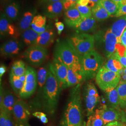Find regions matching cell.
Masks as SVG:
<instances>
[{
  "mask_svg": "<svg viewBox=\"0 0 126 126\" xmlns=\"http://www.w3.org/2000/svg\"><path fill=\"white\" fill-rule=\"evenodd\" d=\"M94 36L95 46L107 59L115 53L118 44H121L110 29L100 30Z\"/></svg>",
  "mask_w": 126,
  "mask_h": 126,
  "instance_id": "5b68a950",
  "label": "cell"
},
{
  "mask_svg": "<svg viewBox=\"0 0 126 126\" xmlns=\"http://www.w3.org/2000/svg\"></svg>",
  "mask_w": 126,
  "mask_h": 126,
  "instance_id": "680465c9",
  "label": "cell"
},
{
  "mask_svg": "<svg viewBox=\"0 0 126 126\" xmlns=\"http://www.w3.org/2000/svg\"><path fill=\"white\" fill-rule=\"evenodd\" d=\"M126 16V5L122 6L118 9L115 17H121L122 16Z\"/></svg>",
  "mask_w": 126,
  "mask_h": 126,
  "instance_id": "60d3db41",
  "label": "cell"
},
{
  "mask_svg": "<svg viewBox=\"0 0 126 126\" xmlns=\"http://www.w3.org/2000/svg\"><path fill=\"white\" fill-rule=\"evenodd\" d=\"M126 28V16H122L113 23L110 28L111 31L116 36L121 43V37Z\"/></svg>",
  "mask_w": 126,
  "mask_h": 126,
  "instance_id": "484cf974",
  "label": "cell"
},
{
  "mask_svg": "<svg viewBox=\"0 0 126 126\" xmlns=\"http://www.w3.org/2000/svg\"><path fill=\"white\" fill-rule=\"evenodd\" d=\"M83 81L84 79L81 70L68 68L67 87L76 86Z\"/></svg>",
  "mask_w": 126,
  "mask_h": 126,
  "instance_id": "603a6c76",
  "label": "cell"
},
{
  "mask_svg": "<svg viewBox=\"0 0 126 126\" xmlns=\"http://www.w3.org/2000/svg\"><path fill=\"white\" fill-rule=\"evenodd\" d=\"M100 114L105 125L115 121H121L122 110H118L104 105L99 108Z\"/></svg>",
  "mask_w": 126,
  "mask_h": 126,
  "instance_id": "5bb4252c",
  "label": "cell"
},
{
  "mask_svg": "<svg viewBox=\"0 0 126 126\" xmlns=\"http://www.w3.org/2000/svg\"><path fill=\"white\" fill-rule=\"evenodd\" d=\"M23 43L16 38H13L5 42L0 46L1 56L5 58H11L17 55L23 49Z\"/></svg>",
  "mask_w": 126,
  "mask_h": 126,
  "instance_id": "4fadbf2b",
  "label": "cell"
},
{
  "mask_svg": "<svg viewBox=\"0 0 126 126\" xmlns=\"http://www.w3.org/2000/svg\"><path fill=\"white\" fill-rule=\"evenodd\" d=\"M63 11V0L45 5L43 13L46 17L54 18L60 16Z\"/></svg>",
  "mask_w": 126,
  "mask_h": 126,
  "instance_id": "e0dca14e",
  "label": "cell"
},
{
  "mask_svg": "<svg viewBox=\"0 0 126 126\" xmlns=\"http://www.w3.org/2000/svg\"><path fill=\"white\" fill-rule=\"evenodd\" d=\"M31 27L39 34L45 32L49 27L46 26V17L41 15H36L33 19Z\"/></svg>",
  "mask_w": 126,
  "mask_h": 126,
  "instance_id": "cb8c5ba5",
  "label": "cell"
},
{
  "mask_svg": "<svg viewBox=\"0 0 126 126\" xmlns=\"http://www.w3.org/2000/svg\"><path fill=\"white\" fill-rule=\"evenodd\" d=\"M20 79H21V81H23V82H25L26 81V73L24 74V75H23L19 77Z\"/></svg>",
  "mask_w": 126,
  "mask_h": 126,
  "instance_id": "f907efd6",
  "label": "cell"
},
{
  "mask_svg": "<svg viewBox=\"0 0 126 126\" xmlns=\"http://www.w3.org/2000/svg\"><path fill=\"white\" fill-rule=\"evenodd\" d=\"M36 13V9L34 8L28 9L23 13L18 23V29L20 32H22L30 28Z\"/></svg>",
  "mask_w": 126,
  "mask_h": 126,
  "instance_id": "ffe728a7",
  "label": "cell"
},
{
  "mask_svg": "<svg viewBox=\"0 0 126 126\" xmlns=\"http://www.w3.org/2000/svg\"><path fill=\"white\" fill-rule=\"evenodd\" d=\"M86 126H105L101 117L99 108L96 109L93 114L88 117Z\"/></svg>",
  "mask_w": 126,
  "mask_h": 126,
  "instance_id": "1f68e13d",
  "label": "cell"
},
{
  "mask_svg": "<svg viewBox=\"0 0 126 126\" xmlns=\"http://www.w3.org/2000/svg\"><path fill=\"white\" fill-rule=\"evenodd\" d=\"M48 65L51 68L59 81V85L62 89L67 88L68 67L58 59L54 58L52 62L49 63Z\"/></svg>",
  "mask_w": 126,
  "mask_h": 126,
  "instance_id": "7c38bea8",
  "label": "cell"
},
{
  "mask_svg": "<svg viewBox=\"0 0 126 126\" xmlns=\"http://www.w3.org/2000/svg\"><path fill=\"white\" fill-rule=\"evenodd\" d=\"M112 0L113 1L114 3H115L118 6V5L123 0Z\"/></svg>",
  "mask_w": 126,
  "mask_h": 126,
  "instance_id": "816d5d0a",
  "label": "cell"
},
{
  "mask_svg": "<svg viewBox=\"0 0 126 126\" xmlns=\"http://www.w3.org/2000/svg\"><path fill=\"white\" fill-rule=\"evenodd\" d=\"M92 16L97 21H101L110 16V15L99 2L95 5L91 9Z\"/></svg>",
  "mask_w": 126,
  "mask_h": 126,
  "instance_id": "f546056e",
  "label": "cell"
},
{
  "mask_svg": "<svg viewBox=\"0 0 126 126\" xmlns=\"http://www.w3.org/2000/svg\"><path fill=\"white\" fill-rule=\"evenodd\" d=\"M121 44L126 48V37L122 35L121 37Z\"/></svg>",
  "mask_w": 126,
  "mask_h": 126,
  "instance_id": "c3c4849f",
  "label": "cell"
},
{
  "mask_svg": "<svg viewBox=\"0 0 126 126\" xmlns=\"http://www.w3.org/2000/svg\"><path fill=\"white\" fill-rule=\"evenodd\" d=\"M20 6L17 1H13L7 5L4 9V13L12 21H16L19 16Z\"/></svg>",
  "mask_w": 126,
  "mask_h": 126,
  "instance_id": "83f0119b",
  "label": "cell"
},
{
  "mask_svg": "<svg viewBox=\"0 0 126 126\" xmlns=\"http://www.w3.org/2000/svg\"><path fill=\"white\" fill-rule=\"evenodd\" d=\"M27 66L22 60H17L13 63L10 74L14 76L20 77L24 75L26 72Z\"/></svg>",
  "mask_w": 126,
  "mask_h": 126,
  "instance_id": "4dcf8cb0",
  "label": "cell"
},
{
  "mask_svg": "<svg viewBox=\"0 0 126 126\" xmlns=\"http://www.w3.org/2000/svg\"><path fill=\"white\" fill-rule=\"evenodd\" d=\"M32 115L38 119H40L41 122L44 123H47L48 122V118L46 117V115L45 113L41 112H36L33 113Z\"/></svg>",
  "mask_w": 126,
  "mask_h": 126,
  "instance_id": "74e56055",
  "label": "cell"
},
{
  "mask_svg": "<svg viewBox=\"0 0 126 126\" xmlns=\"http://www.w3.org/2000/svg\"><path fill=\"white\" fill-rule=\"evenodd\" d=\"M12 115L15 126H27L30 112L27 104L23 100L18 99L14 107Z\"/></svg>",
  "mask_w": 126,
  "mask_h": 126,
  "instance_id": "8fae6325",
  "label": "cell"
},
{
  "mask_svg": "<svg viewBox=\"0 0 126 126\" xmlns=\"http://www.w3.org/2000/svg\"><path fill=\"white\" fill-rule=\"evenodd\" d=\"M46 48L37 45H32L23 53L22 57L28 63L34 66L41 65L48 57Z\"/></svg>",
  "mask_w": 126,
  "mask_h": 126,
  "instance_id": "ba28073f",
  "label": "cell"
},
{
  "mask_svg": "<svg viewBox=\"0 0 126 126\" xmlns=\"http://www.w3.org/2000/svg\"><path fill=\"white\" fill-rule=\"evenodd\" d=\"M9 81L12 89L16 94L19 95L23 89L25 82L21 80L19 77L9 74Z\"/></svg>",
  "mask_w": 126,
  "mask_h": 126,
  "instance_id": "d6a6232c",
  "label": "cell"
},
{
  "mask_svg": "<svg viewBox=\"0 0 126 126\" xmlns=\"http://www.w3.org/2000/svg\"><path fill=\"white\" fill-rule=\"evenodd\" d=\"M62 90L54 72L48 65V77L41 99L44 110L50 115H53L57 110Z\"/></svg>",
  "mask_w": 126,
  "mask_h": 126,
  "instance_id": "7a4b0ae2",
  "label": "cell"
},
{
  "mask_svg": "<svg viewBox=\"0 0 126 126\" xmlns=\"http://www.w3.org/2000/svg\"><path fill=\"white\" fill-rule=\"evenodd\" d=\"M122 36L126 37V30H125V31L123 32V34H122Z\"/></svg>",
  "mask_w": 126,
  "mask_h": 126,
  "instance_id": "db71d44e",
  "label": "cell"
},
{
  "mask_svg": "<svg viewBox=\"0 0 126 126\" xmlns=\"http://www.w3.org/2000/svg\"><path fill=\"white\" fill-rule=\"evenodd\" d=\"M55 25L57 28L58 33L59 35H60L64 29V24L61 22H57L55 23Z\"/></svg>",
  "mask_w": 126,
  "mask_h": 126,
  "instance_id": "b9f144b4",
  "label": "cell"
},
{
  "mask_svg": "<svg viewBox=\"0 0 126 126\" xmlns=\"http://www.w3.org/2000/svg\"><path fill=\"white\" fill-rule=\"evenodd\" d=\"M97 27V21L92 16L88 18H82L80 22L73 29L77 33H87L94 32Z\"/></svg>",
  "mask_w": 126,
  "mask_h": 126,
  "instance_id": "2e32d148",
  "label": "cell"
},
{
  "mask_svg": "<svg viewBox=\"0 0 126 126\" xmlns=\"http://www.w3.org/2000/svg\"><path fill=\"white\" fill-rule=\"evenodd\" d=\"M0 34L1 38L8 36H18L16 28L13 24L12 21L7 17L4 13L0 14Z\"/></svg>",
  "mask_w": 126,
  "mask_h": 126,
  "instance_id": "9a60e30c",
  "label": "cell"
},
{
  "mask_svg": "<svg viewBox=\"0 0 126 126\" xmlns=\"http://www.w3.org/2000/svg\"><path fill=\"white\" fill-rule=\"evenodd\" d=\"M116 89L119 96L120 107L122 110L126 108V82L120 81Z\"/></svg>",
  "mask_w": 126,
  "mask_h": 126,
  "instance_id": "836d02e7",
  "label": "cell"
},
{
  "mask_svg": "<svg viewBox=\"0 0 126 126\" xmlns=\"http://www.w3.org/2000/svg\"><path fill=\"white\" fill-rule=\"evenodd\" d=\"M26 79L23 89L19 95L20 98L26 99L34 94L37 88V75L34 68L27 66Z\"/></svg>",
  "mask_w": 126,
  "mask_h": 126,
  "instance_id": "9c48e42d",
  "label": "cell"
},
{
  "mask_svg": "<svg viewBox=\"0 0 126 126\" xmlns=\"http://www.w3.org/2000/svg\"><path fill=\"white\" fill-rule=\"evenodd\" d=\"M107 101V106L112 108L122 110L120 107V99L116 88L104 92Z\"/></svg>",
  "mask_w": 126,
  "mask_h": 126,
  "instance_id": "7402d4cb",
  "label": "cell"
},
{
  "mask_svg": "<svg viewBox=\"0 0 126 126\" xmlns=\"http://www.w3.org/2000/svg\"><path fill=\"white\" fill-rule=\"evenodd\" d=\"M104 61L103 56L94 49L81 56V71L84 81L96 77Z\"/></svg>",
  "mask_w": 126,
  "mask_h": 126,
  "instance_id": "277c9868",
  "label": "cell"
},
{
  "mask_svg": "<svg viewBox=\"0 0 126 126\" xmlns=\"http://www.w3.org/2000/svg\"><path fill=\"white\" fill-rule=\"evenodd\" d=\"M121 121L126 123V108L122 110V119Z\"/></svg>",
  "mask_w": 126,
  "mask_h": 126,
  "instance_id": "7dc6e473",
  "label": "cell"
},
{
  "mask_svg": "<svg viewBox=\"0 0 126 126\" xmlns=\"http://www.w3.org/2000/svg\"><path fill=\"white\" fill-rule=\"evenodd\" d=\"M77 3L73 2L72 1L68 0H63V10L64 11H66L72 7L76 6Z\"/></svg>",
  "mask_w": 126,
  "mask_h": 126,
  "instance_id": "f35d334b",
  "label": "cell"
},
{
  "mask_svg": "<svg viewBox=\"0 0 126 126\" xmlns=\"http://www.w3.org/2000/svg\"><path fill=\"white\" fill-rule=\"evenodd\" d=\"M54 58L64 63L68 67L81 70V58L67 41H59L56 44Z\"/></svg>",
  "mask_w": 126,
  "mask_h": 126,
  "instance_id": "3957f363",
  "label": "cell"
},
{
  "mask_svg": "<svg viewBox=\"0 0 126 126\" xmlns=\"http://www.w3.org/2000/svg\"><path fill=\"white\" fill-rule=\"evenodd\" d=\"M96 83L104 92L117 87L121 80V74L113 72L103 66L95 77Z\"/></svg>",
  "mask_w": 126,
  "mask_h": 126,
  "instance_id": "52a82bcc",
  "label": "cell"
},
{
  "mask_svg": "<svg viewBox=\"0 0 126 126\" xmlns=\"http://www.w3.org/2000/svg\"><path fill=\"white\" fill-rule=\"evenodd\" d=\"M68 0L72 1L75 2H76V3H78V1H79V0Z\"/></svg>",
  "mask_w": 126,
  "mask_h": 126,
  "instance_id": "11a10c76",
  "label": "cell"
},
{
  "mask_svg": "<svg viewBox=\"0 0 126 126\" xmlns=\"http://www.w3.org/2000/svg\"><path fill=\"white\" fill-rule=\"evenodd\" d=\"M30 126V125H28V126Z\"/></svg>",
  "mask_w": 126,
  "mask_h": 126,
  "instance_id": "6f0895ef",
  "label": "cell"
},
{
  "mask_svg": "<svg viewBox=\"0 0 126 126\" xmlns=\"http://www.w3.org/2000/svg\"><path fill=\"white\" fill-rule=\"evenodd\" d=\"M76 7L79 10L82 18H88L92 16L91 9L88 7L81 6L77 3Z\"/></svg>",
  "mask_w": 126,
  "mask_h": 126,
  "instance_id": "8d00e7d4",
  "label": "cell"
},
{
  "mask_svg": "<svg viewBox=\"0 0 126 126\" xmlns=\"http://www.w3.org/2000/svg\"><path fill=\"white\" fill-rule=\"evenodd\" d=\"M81 15L76 6L64 12V20L68 27L74 28L80 22Z\"/></svg>",
  "mask_w": 126,
  "mask_h": 126,
  "instance_id": "d6986e66",
  "label": "cell"
},
{
  "mask_svg": "<svg viewBox=\"0 0 126 126\" xmlns=\"http://www.w3.org/2000/svg\"><path fill=\"white\" fill-rule=\"evenodd\" d=\"M39 34L35 32L31 27L22 32L21 35V40L23 45L31 46L34 45Z\"/></svg>",
  "mask_w": 126,
  "mask_h": 126,
  "instance_id": "4316f807",
  "label": "cell"
},
{
  "mask_svg": "<svg viewBox=\"0 0 126 126\" xmlns=\"http://www.w3.org/2000/svg\"><path fill=\"white\" fill-rule=\"evenodd\" d=\"M99 3L106 9L110 16L115 17L119 9L115 3L112 0H100Z\"/></svg>",
  "mask_w": 126,
  "mask_h": 126,
  "instance_id": "e575fe53",
  "label": "cell"
},
{
  "mask_svg": "<svg viewBox=\"0 0 126 126\" xmlns=\"http://www.w3.org/2000/svg\"><path fill=\"white\" fill-rule=\"evenodd\" d=\"M7 68L6 66L4 64H1L0 67V82L1 79V77L3 75L6 71Z\"/></svg>",
  "mask_w": 126,
  "mask_h": 126,
  "instance_id": "bcb514c9",
  "label": "cell"
},
{
  "mask_svg": "<svg viewBox=\"0 0 126 126\" xmlns=\"http://www.w3.org/2000/svg\"><path fill=\"white\" fill-rule=\"evenodd\" d=\"M63 0H39V1L41 4L44 5L45 6L46 5L49 4L50 3Z\"/></svg>",
  "mask_w": 126,
  "mask_h": 126,
  "instance_id": "f6af8a7d",
  "label": "cell"
},
{
  "mask_svg": "<svg viewBox=\"0 0 126 126\" xmlns=\"http://www.w3.org/2000/svg\"><path fill=\"white\" fill-rule=\"evenodd\" d=\"M90 0L92 1V2H94L95 4H97L98 3H99V1H100V0Z\"/></svg>",
  "mask_w": 126,
  "mask_h": 126,
  "instance_id": "f5cc1de1",
  "label": "cell"
},
{
  "mask_svg": "<svg viewBox=\"0 0 126 126\" xmlns=\"http://www.w3.org/2000/svg\"><path fill=\"white\" fill-rule=\"evenodd\" d=\"M77 3L81 6L88 7L91 9L96 5L94 2L90 1V0H79Z\"/></svg>",
  "mask_w": 126,
  "mask_h": 126,
  "instance_id": "ab89813d",
  "label": "cell"
},
{
  "mask_svg": "<svg viewBox=\"0 0 126 126\" xmlns=\"http://www.w3.org/2000/svg\"><path fill=\"white\" fill-rule=\"evenodd\" d=\"M55 34L53 30L48 29L45 32L39 34L34 45H37L47 48L54 41Z\"/></svg>",
  "mask_w": 126,
  "mask_h": 126,
  "instance_id": "44dd1931",
  "label": "cell"
},
{
  "mask_svg": "<svg viewBox=\"0 0 126 126\" xmlns=\"http://www.w3.org/2000/svg\"><path fill=\"white\" fill-rule=\"evenodd\" d=\"M105 126H126V123L122 121H115L109 123Z\"/></svg>",
  "mask_w": 126,
  "mask_h": 126,
  "instance_id": "ee69618b",
  "label": "cell"
},
{
  "mask_svg": "<svg viewBox=\"0 0 126 126\" xmlns=\"http://www.w3.org/2000/svg\"><path fill=\"white\" fill-rule=\"evenodd\" d=\"M81 94V84L71 90L61 121V126H82L84 123Z\"/></svg>",
  "mask_w": 126,
  "mask_h": 126,
  "instance_id": "6da1fadb",
  "label": "cell"
},
{
  "mask_svg": "<svg viewBox=\"0 0 126 126\" xmlns=\"http://www.w3.org/2000/svg\"><path fill=\"white\" fill-rule=\"evenodd\" d=\"M84 96L86 115L89 117L94 112L95 108L100 99L98 92L94 83L89 82L86 84L85 87Z\"/></svg>",
  "mask_w": 126,
  "mask_h": 126,
  "instance_id": "30bf717a",
  "label": "cell"
},
{
  "mask_svg": "<svg viewBox=\"0 0 126 126\" xmlns=\"http://www.w3.org/2000/svg\"><path fill=\"white\" fill-rule=\"evenodd\" d=\"M48 72V66L44 65L41 67L37 72V88L38 98L41 99L43 91L47 80Z\"/></svg>",
  "mask_w": 126,
  "mask_h": 126,
  "instance_id": "d4e9b609",
  "label": "cell"
},
{
  "mask_svg": "<svg viewBox=\"0 0 126 126\" xmlns=\"http://www.w3.org/2000/svg\"><path fill=\"white\" fill-rule=\"evenodd\" d=\"M67 41L81 56L94 49V36L88 33H77L70 36Z\"/></svg>",
  "mask_w": 126,
  "mask_h": 126,
  "instance_id": "8992f818",
  "label": "cell"
},
{
  "mask_svg": "<svg viewBox=\"0 0 126 126\" xmlns=\"http://www.w3.org/2000/svg\"><path fill=\"white\" fill-rule=\"evenodd\" d=\"M13 115L0 110V126H14Z\"/></svg>",
  "mask_w": 126,
  "mask_h": 126,
  "instance_id": "d590c367",
  "label": "cell"
},
{
  "mask_svg": "<svg viewBox=\"0 0 126 126\" xmlns=\"http://www.w3.org/2000/svg\"><path fill=\"white\" fill-rule=\"evenodd\" d=\"M82 126H86V122H84L83 124V125Z\"/></svg>",
  "mask_w": 126,
  "mask_h": 126,
  "instance_id": "9f6ffc18",
  "label": "cell"
},
{
  "mask_svg": "<svg viewBox=\"0 0 126 126\" xmlns=\"http://www.w3.org/2000/svg\"><path fill=\"white\" fill-rule=\"evenodd\" d=\"M122 72H123L122 75V76L123 77L122 78V79L121 80V81L126 82V68H123V70Z\"/></svg>",
  "mask_w": 126,
  "mask_h": 126,
  "instance_id": "681fc988",
  "label": "cell"
},
{
  "mask_svg": "<svg viewBox=\"0 0 126 126\" xmlns=\"http://www.w3.org/2000/svg\"><path fill=\"white\" fill-rule=\"evenodd\" d=\"M18 99L9 90H6L4 92L2 101L0 103V110L12 115L14 107Z\"/></svg>",
  "mask_w": 126,
  "mask_h": 126,
  "instance_id": "ac0fdd59",
  "label": "cell"
},
{
  "mask_svg": "<svg viewBox=\"0 0 126 126\" xmlns=\"http://www.w3.org/2000/svg\"><path fill=\"white\" fill-rule=\"evenodd\" d=\"M115 54H116L117 58L119 59V61L122 64L123 68H126V50L124 55L123 56H119L117 55L116 53H115Z\"/></svg>",
  "mask_w": 126,
  "mask_h": 126,
  "instance_id": "7bdbcfd3",
  "label": "cell"
},
{
  "mask_svg": "<svg viewBox=\"0 0 126 126\" xmlns=\"http://www.w3.org/2000/svg\"><path fill=\"white\" fill-rule=\"evenodd\" d=\"M104 66L111 71L120 73L122 72L124 68L115 54H113L108 59V60Z\"/></svg>",
  "mask_w": 126,
  "mask_h": 126,
  "instance_id": "f1b7e54d",
  "label": "cell"
}]
</instances>
